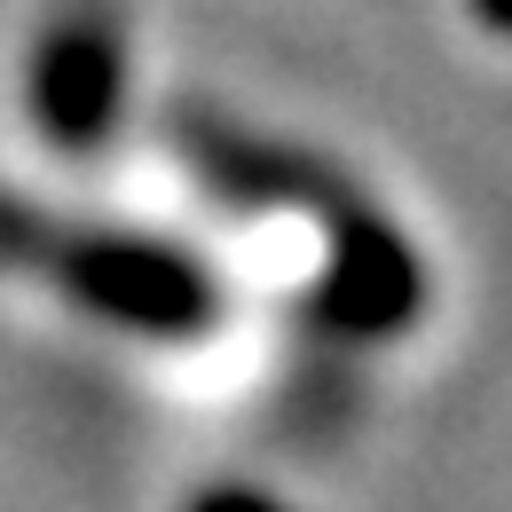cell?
Wrapping results in <instances>:
<instances>
[{
  "mask_svg": "<svg viewBox=\"0 0 512 512\" xmlns=\"http://www.w3.org/2000/svg\"><path fill=\"white\" fill-rule=\"evenodd\" d=\"M0 268L56 284L71 308L134 339H205L221 323V276L190 245L142 229H87V221L71 229L16 190H0Z\"/></svg>",
  "mask_w": 512,
  "mask_h": 512,
  "instance_id": "cell-1",
  "label": "cell"
},
{
  "mask_svg": "<svg viewBox=\"0 0 512 512\" xmlns=\"http://www.w3.org/2000/svg\"><path fill=\"white\" fill-rule=\"evenodd\" d=\"M166 134H174L182 166L197 174V190L237 205V213H308L323 229L331 213H347V205L363 197L339 166H323L316 150L237 127V119L213 111V103H174V127Z\"/></svg>",
  "mask_w": 512,
  "mask_h": 512,
  "instance_id": "cell-2",
  "label": "cell"
},
{
  "mask_svg": "<svg viewBox=\"0 0 512 512\" xmlns=\"http://www.w3.org/2000/svg\"><path fill=\"white\" fill-rule=\"evenodd\" d=\"M24 95H32V127L48 150H64V158L103 150L119 95H127V8L119 0H64L32 48Z\"/></svg>",
  "mask_w": 512,
  "mask_h": 512,
  "instance_id": "cell-3",
  "label": "cell"
},
{
  "mask_svg": "<svg viewBox=\"0 0 512 512\" xmlns=\"http://www.w3.org/2000/svg\"><path fill=\"white\" fill-rule=\"evenodd\" d=\"M323 276H316V316L347 339H402L426 316V260L418 245L386 221L371 197H355L347 213L323 221Z\"/></svg>",
  "mask_w": 512,
  "mask_h": 512,
  "instance_id": "cell-4",
  "label": "cell"
},
{
  "mask_svg": "<svg viewBox=\"0 0 512 512\" xmlns=\"http://www.w3.org/2000/svg\"><path fill=\"white\" fill-rule=\"evenodd\" d=\"M190 512H284L276 497H260V489H205Z\"/></svg>",
  "mask_w": 512,
  "mask_h": 512,
  "instance_id": "cell-5",
  "label": "cell"
},
{
  "mask_svg": "<svg viewBox=\"0 0 512 512\" xmlns=\"http://www.w3.org/2000/svg\"><path fill=\"white\" fill-rule=\"evenodd\" d=\"M473 16H481L497 40H512V0H473Z\"/></svg>",
  "mask_w": 512,
  "mask_h": 512,
  "instance_id": "cell-6",
  "label": "cell"
}]
</instances>
